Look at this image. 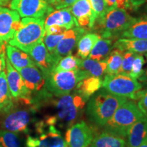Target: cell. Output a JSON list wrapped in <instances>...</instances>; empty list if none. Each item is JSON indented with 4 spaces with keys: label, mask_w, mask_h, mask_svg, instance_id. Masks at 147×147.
Instances as JSON below:
<instances>
[{
    "label": "cell",
    "mask_w": 147,
    "mask_h": 147,
    "mask_svg": "<svg viewBox=\"0 0 147 147\" xmlns=\"http://www.w3.org/2000/svg\"><path fill=\"white\" fill-rule=\"evenodd\" d=\"M0 146L2 147H21L18 134L8 130H0Z\"/></svg>",
    "instance_id": "obj_31"
},
{
    "label": "cell",
    "mask_w": 147,
    "mask_h": 147,
    "mask_svg": "<svg viewBox=\"0 0 147 147\" xmlns=\"http://www.w3.org/2000/svg\"><path fill=\"white\" fill-rule=\"evenodd\" d=\"M116 39L101 38L97 40L89 55V58L95 61L106 59L108 55L114 49V43Z\"/></svg>",
    "instance_id": "obj_25"
},
{
    "label": "cell",
    "mask_w": 147,
    "mask_h": 147,
    "mask_svg": "<svg viewBox=\"0 0 147 147\" xmlns=\"http://www.w3.org/2000/svg\"><path fill=\"white\" fill-rule=\"evenodd\" d=\"M102 79L100 77L89 76L84 78L77 84L75 89L87 101L102 87Z\"/></svg>",
    "instance_id": "obj_24"
},
{
    "label": "cell",
    "mask_w": 147,
    "mask_h": 147,
    "mask_svg": "<svg viewBox=\"0 0 147 147\" xmlns=\"http://www.w3.org/2000/svg\"><path fill=\"white\" fill-rule=\"evenodd\" d=\"M10 0H0V6H5L8 5Z\"/></svg>",
    "instance_id": "obj_44"
},
{
    "label": "cell",
    "mask_w": 147,
    "mask_h": 147,
    "mask_svg": "<svg viewBox=\"0 0 147 147\" xmlns=\"http://www.w3.org/2000/svg\"><path fill=\"white\" fill-rule=\"evenodd\" d=\"M56 97H50L54 114L47 116L43 121L48 125L68 128L82 117L87 101L76 89L68 95Z\"/></svg>",
    "instance_id": "obj_1"
},
{
    "label": "cell",
    "mask_w": 147,
    "mask_h": 147,
    "mask_svg": "<svg viewBox=\"0 0 147 147\" xmlns=\"http://www.w3.org/2000/svg\"><path fill=\"white\" fill-rule=\"evenodd\" d=\"M138 147H147V141L144 142V143H142V144L140 145V146H138Z\"/></svg>",
    "instance_id": "obj_45"
},
{
    "label": "cell",
    "mask_w": 147,
    "mask_h": 147,
    "mask_svg": "<svg viewBox=\"0 0 147 147\" xmlns=\"http://www.w3.org/2000/svg\"><path fill=\"white\" fill-rule=\"evenodd\" d=\"M5 44L0 43V74L6 69V57H5Z\"/></svg>",
    "instance_id": "obj_37"
},
{
    "label": "cell",
    "mask_w": 147,
    "mask_h": 147,
    "mask_svg": "<svg viewBox=\"0 0 147 147\" xmlns=\"http://www.w3.org/2000/svg\"><path fill=\"white\" fill-rule=\"evenodd\" d=\"M97 134L85 121H81L67 129L64 139L67 147H89Z\"/></svg>",
    "instance_id": "obj_12"
},
{
    "label": "cell",
    "mask_w": 147,
    "mask_h": 147,
    "mask_svg": "<svg viewBox=\"0 0 147 147\" xmlns=\"http://www.w3.org/2000/svg\"><path fill=\"white\" fill-rule=\"evenodd\" d=\"M18 71L21 74L25 85L32 94H36L33 99L41 96L48 91L45 87V76L36 65L27 66Z\"/></svg>",
    "instance_id": "obj_14"
},
{
    "label": "cell",
    "mask_w": 147,
    "mask_h": 147,
    "mask_svg": "<svg viewBox=\"0 0 147 147\" xmlns=\"http://www.w3.org/2000/svg\"><path fill=\"white\" fill-rule=\"evenodd\" d=\"M10 1H11V0H10Z\"/></svg>",
    "instance_id": "obj_49"
},
{
    "label": "cell",
    "mask_w": 147,
    "mask_h": 147,
    "mask_svg": "<svg viewBox=\"0 0 147 147\" xmlns=\"http://www.w3.org/2000/svg\"><path fill=\"white\" fill-rule=\"evenodd\" d=\"M76 0H61L59 3L55 6L56 9H60L71 6Z\"/></svg>",
    "instance_id": "obj_40"
},
{
    "label": "cell",
    "mask_w": 147,
    "mask_h": 147,
    "mask_svg": "<svg viewBox=\"0 0 147 147\" xmlns=\"http://www.w3.org/2000/svg\"><path fill=\"white\" fill-rule=\"evenodd\" d=\"M85 33V28L80 26L74 27L65 31L63 38L57 46L52 54L57 63L61 58L71 54L74 49L78 44L79 39Z\"/></svg>",
    "instance_id": "obj_15"
},
{
    "label": "cell",
    "mask_w": 147,
    "mask_h": 147,
    "mask_svg": "<svg viewBox=\"0 0 147 147\" xmlns=\"http://www.w3.org/2000/svg\"><path fill=\"white\" fill-rule=\"evenodd\" d=\"M35 108L12 109L5 113L6 116L2 121L1 127L3 129L15 132V133L28 134L29 125L33 121V113Z\"/></svg>",
    "instance_id": "obj_9"
},
{
    "label": "cell",
    "mask_w": 147,
    "mask_h": 147,
    "mask_svg": "<svg viewBox=\"0 0 147 147\" xmlns=\"http://www.w3.org/2000/svg\"><path fill=\"white\" fill-rule=\"evenodd\" d=\"M126 10L110 7L104 15L96 20L93 29L98 32L101 38L117 40L135 21Z\"/></svg>",
    "instance_id": "obj_3"
},
{
    "label": "cell",
    "mask_w": 147,
    "mask_h": 147,
    "mask_svg": "<svg viewBox=\"0 0 147 147\" xmlns=\"http://www.w3.org/2000/svg\"><path fill=\"white\" fill-rule=\"evenodd\" d=\"M45 1H47L49 5H54V6H55V5L57 4V3H59L61 0H45Z\"/></svg>",
    "instance_id": "obj_43"
},
{
    "label": "cell",
    "mask_w": 147,
    "mask_h": 147,
    "mask_svg": "<svg viewBox=\"0 0 147 147\" xmlns=\"http://www.w3.org/2000/svg\"><path fill=\"white\" fill-rule=\"evenodd\" d=\"M124 51L115 49L110 53L108 57L106 59L107 67H106V74H117L120 69L123 58Z\"/></svg>",
    "instance_id": "obj_29"
},
{
    "label": "cell",
    "mask_w": 147,
    "mask_h": 147,
    "mask_svg": "<svg viewBox=\"0 0 147 147\" xmlns=\"http://www.w3.org/2000/svg\"><path fill=\"white\" fill-rule=\"evenodd\" d=\"M21 22V16L16 11L0 6V43L5 44L13 38Z\"/></svg>",
    "instance_id": "obj_13"
},
{
    "label": "cell",
    "mask_w": 147,
    "mask_h": 147,
    "mask_svg": "<svg viewBox=\"0 0 147 147\" xmlns=\"http://www.w3.org/2000/svg\"><path fill=\"white\" fill-rule=\"evenodd\" d=\"M126 144L129 147H138L147 141V117L139 119L129 129Z\"/></svg>",
    "instance_id": "obj_18"
},
{
    "label": "cell",
    "mask_w": 147,
    "mask_h": 147,
    "mask_svg": "<svg viewBox=\"0 0 147 147\" xmlns=\"http://www.w3.org/2000/svg\"><path fill=\"white\" fill-rule=\"evenodd\" d=\"M81 59L78 57L69 54L64 57L59 61V62L55 66L54 70L56 71H71L77 70L79 69Z\"/></svg>",
    "instance_id": "obj_30"
},
{
    "label": "cell",
    "mask_w": 147,
    "mask_h": 147,
    "mask_svg": "<svg viewBox=\"0 0 147 147\" xmlns=\"http://www.w3.org/2000/svg\"><path fill=\"white\" fill-rule=\"evenodd\" d=\"M144 116L136 102L128 100L117 108L102 129L104 131L125 138L129 129Z\"/></svg>",
    "instance_id": "obj_4"
},
{
    "label": "cell",
    "mask_w": 147,
    "mask_h": 147,
    "mask_svg": "<svg viewBox=\"0 0 147 147\" xmlns=\"http://www.w3.org/2000/svg\"><path fill=\"white\" fill-rule=\"evenodd\" d=\"M0 147H2V146H0Z\"/></svg>",
    "instance_id": "obj_48"
},
{
    "label": "cell",
    "mask_w": 147,
    "mask_h": 147,
    "mask_svg": "<svg viewBox=\"0 0 147 147\" xmlns=\"http://www.w3.org/2000/svg\"><path fill=\"white\" fill-rule=\"evenodd\" d=\"M114 49L142 54L147 53V40L119 38L114 43Z\"/></svg>",
    "instance_id": "obj_22"
},
{
    "label": "cell",
    "mask_w": 147,
    "mask_h": 147,
    "mask_svg": "<svg viewBox=\"0 0 147 147\" xmlns=\"http://www.w3.org/2000/svg\"><path fill=\"white\" fill-rule=\"evenodd\" d=\"M70 7L71 14L82 27H89L92 15L90 0H76Z\"/></svg>",
    "instance_id": "obj_19"
},
{
    "label": "cell",
    "mask_w": 147,
    "mask_h": 147,
    "mask_svg": "<svg viewBox=\"0 0 147 147\" xmlns=\"http://www.w3.org/2000/svg\"><path fill=\"white\" fill-rule=\"evenodd\" d=\"M127 100V97L113 95L103 88L89 99L86 115L90 122L102 128L117 108Z\"/></svg>",
    "instance_id": "obj_2"
},
{
    "label": "cell",
    "mask_w": 147,
    "mask_h": 147,
    "mask_svg": "<svg viewBox=\"0 0 147 147\" xmlns=\"http://www.w3.org/2000/svg\"><path fill=\"white\" fill-rule=\"evenodd\" d=\"M27 53L45 76L54 70L57 64L53 55L48 51L43 40L34 46Z\"/></svg>",
    "instance_id": "obj_16"
},
{
    "label": "cell",
    "mask_w": 147,
    "mask_h": 147,
    "mask_svg": "<svg viewBox=\"0 0 147 147\" xmlns=\"http://www.w3.org/2000/svg\"><path fill=\"white\" fill-rule=\"evenodd\" d=\"M136 54V53L129 52V51H125L123 53V58L122 63H121V67L117 74L129 76L132 63H133L134 58H135Z\"/></svg>",
    "instance_id": "obj_34"
},
{
    "label": "cell",
    "mask_w": 147,
    "mask_h": 147,
    "mask_svg": "<svg viewBox=\"0 0 147 147\" xmlns=\"http://www.w3.org/2000/svg\"><path fill=\"white\" fill-rule=\"evenodd\" d=\"M140 82H144L145 84H147V68L144 70L142 75L138 78Z\"/></svg>",
    "instance_id": "obj_41"
},
{
    "label": "cell",
    "mask_w": 147,
    "mask_h": 147,
    "mask_svg": "<svg viewBox=\"0 0 147 147\" xmlns=\"http://www.w3.org/2000/svg\"><path fill=\"white\" fill-rule=\"evenodd\" d=\"M107 63L106 59L95 61L91 59H82L79 69L84 71L88 76H95L102 78L106 74Z\"/></svg>",
    "instance_id": "obj_28"
},
{
    "label": "cell",
    "mask_w": 147,
    "mask_h": 147,
    "mask_svg": "<svg viewBox=\"0 0 147 147\" xmlns=\"http://www.w3.org/2000/svg\"><path fill=\"white\" fill-rule=\"evenodd\" d=\"M102 87L112 94L135 100L137 93L142 89V84L136 78L123 74H106Z\"/></svg>",
    "instance_id": "obj_7"
},
{
    "label": "cell",
    "mask_w": 147,
    "mask_h": 147,
    "mask_svg": "<svg viewBox=\"0 0 147 147\" xmlns=\"http://www.w3.org/2000/svg\"><path fill=\"white\" fill-rule=\"evenodd\" d=\"M64 33L61 34H45L44 36V43L51 55L53 54L57 46L63 38Z\"/></svg>",
    "instance_id": "obj_35"
},
{
    "label": "cell",
    "mask_w": 147,
    "mask_h": 147,
    "mask_svg": "<svg viewBox=\"0 0 147 147\" xmlns=\"http://www.w3.org/2000/svg\"><path fill=\"white\" fill-rule=\"evenodd\" d=\"M5 71L9 89L14 100L26 105H33L32 93L27 88L21 74L12 65L7 57Z\"/></svg>",
    "instance_id": "obj_11"
},
{
    "label": "cell",
    "mask_w": 147,
    "mask_h": 147,
    "mask_svg": "<svg viewBox=\"0 0 147 147\" xmlns=\"http://www.w3.org/2000/svg\"><path fill=\"white\" fill-rule=\"evenodd\" d=\"M90 3L91 5L92 15L89 28L92 29L96 20L104 15L108 8L104 0H90Z\"/></svg>",
    "instance_id": "obj_32"
},
{
    "label": "cell",
    "mask_w": 147,
    "mask_h": 147,
    "mask_svg": "<svg viewBox=\"0 0 147 147\" xmlns=\"http://www.w3.org/2000/svg\"><path fill=\"white\" fill-rule=\"evenodd\" d=\"M87 77H89L87 74L80 69L71 71L53 70L45 76V87L53 96L61 97L69 94L78 82Z\"/></svg>",
    "instance_id": "obj_6"
},
{
    "label": "cell",
    "mask_w": 147,
    "mask_h": 147,
    "mask_svg": "<svg viewBox=\"0 0 147 147\" xmlns=\"http://www.w3.org/2000/svg\"><path fill=\"white\" fill-rule=\"evenodd\" d=\"M45 35V18H23L19 28L8 44L27 53L34 46L43 40Z\"/></svg>",
    "instance_id": "obj_5"
},
{
    "label": "cell",
    "mask_w": 147,
    "mask_h": 147,
    "mask_svg": "<svg viewBox=\"0 0 147 147\" xmlns=\"http://www.w3.org/2000/svg\"><path fill=\"white\" fill-rule=\"evenodd\" d=\"M145 57H146V59H147V53H146V54H145Z\"/></svg>",
    "instance_id": "obj_46"
},
{
    "label": "cell",
    "mask_w": 147,
    "mask_h": 147,
    "mask_svg": "<svg viewBox=\"0 0 147 147\" xmlns=\"http://www.w3.org/2000/svg\"><path fill=\"white\" fill-rule=\"evenodd\" d=\"M100 38V36L97 33H85L77 44V57L81 59H87Z\"/></svg>",
    "instance_id": "obj_27"
},
{
    "label": "cell",
    "mask_w": 147,
    "mask_h": 147,
    "mask_svg": "<svg viewBox=\"0 0 147 147\" xmlns=\"http://www.w3.org/2000/svg\"><path fill=\"white\" fill-rule=\"evenodd\" d=\"M120 37L147 40V16L136 18L134 23L121 34Z\"/></svg>",
    "instance_id": "obj_26"
},
{
    "label": "cell",
    "mask_w": 147,
    "mask_h": 147,
    "mask_svg": "<svg viewBox=\"0 0 147 147\" xmlns=\"http://www.w3.org/2000/svg\"><path fill=\"white\" fill-rule=\"evenodd\" d=\"M14 100L9 89L5 69L0 74V113H7L13 109Z\"/></svg>",
    "instance_id": "obj_23"
},
{
    "label": "cell",
    "mask_w": 147,
    "mask_h": 147,
    "mask_svg": "<svg viewBox=\"0 0 147 147\" xmlns=\"http://www.w3.org/2000/svg\"><path fill=\"white\" fill-rule=\"evenodd\" d=\"M145 63V60L143 55L141 54H136L133 63H132L131 71L129 76L134 78L138 79L144 72L143 66Z\"/></svg>",
    "instance_id": "obj_33"
},
{
    "label": "cell",
    "mask_w": 147,
    "mask_h": 147,
    "mask_svg": "<svg viewBox=\"0 0 147 147\" xmlns=\"http://www.w3.org/2000/svg\"><path fill=\"white\" fill-rule=\"evenodd\" d=\"M123 147H129V146H123Z\"/></svg>",
    "instance_id": "obj_47"
},
{
    "label": "cell",
    "mask_w": 147,
    "mask_h": 147,
    "mask_svg": "<svg viewBox=\"0 0 147 147\" xmlns=\"http://www.w3.org/2000/svg\"><path fill=\"white\" fill-rule=\"evenodd\" d=\"M126 146L124 138L102 130L95 136L89 147H123Z\"/></svg>",
    "instance_id": "obj_21"
},
{
    "label": "cell",
    "mask_w": 147,
    "mask_h": 147,
    "mask_svg": "<svg viewBox=\"0 0 147 147\" xmlns=\"http://www.w3.org/2000/svg\"><path fill=\"white\" fill-rule=\"evenodd\" d=\"M9 7L22 18H45L53 10L45 0H11Z\"/></svg>",
    "instance_id": "obj_10"
},
{
    "label": "cell",
    "mask_w": 147,
    "mask_h": 147,
    "mask_svg": "<svg viewBox=\"0 0 147 147\" xmlns=\"http://www.w3.org/2000/svg\"><path fill=\"white\" fill-rule=\"evenodd\" d=\"M138 100V106L143 114L147 117V89H141L137 93L135 100Z\"/></svg>",
    "instance_id": "obj_36"
},
{
    "label": "cell",
    "mask_w": 147,
    "mask_h": 147,
    "mask_svg": "<svg viewBox=\"0 0 147 147\" xmlns=\"http://www.w3.org/2000/svg\"><path fill=\"white\" fill-rule=\"evenodd\" d=\"M146 0H129L128 10H136L139 6L142 5Z\"/></svg>",
    "instance_id": "obj_39"
},
{
    "label": "cell",
    "mask_w": 147,
    "mask_h": 147,
    "mask_svg": "<svg viewBox=\"0 0 147 147\" xmlns=\"http://www.w3.org/2000/svg\"><path fill=\"white\" fill-rule=\"evenodd\" d=\"M35 127L38 136H29L26 147H67L65 139L57 127L48 125L41 121L36 123Z\"/></svg>",
    "instance_id": "obj_8"
},
{
    "label": "cell",
    "mask_w": 147,
    "mask_h": 147,
    "mask_svg": "<svg viewBox=\"0 0 147 147\" xmlns=\"http://www.w3.org/2000/svg\"><path fill=\"white\" fill-rule=\"evenodd\" d=\"M67 29L63 27L52 25L45 29V34H63Z\"/></svg>",
    "instance_id": "obj_38"
},
{
    "label": "cell",
    "mask_w": 147,
    "mask_h": 147,
    "mask_svg": "<svg viewBox=\"0 0 147 147\" xmlns=\"http://www.w3.org/2000/svg\"><path fill=\"white\" fill-rule=\"evenodd\" d=\"M6 57L14 68L22 69L27 66L36 65V64L28 53L11 45H8L5 49Z\"/></svg>",
    "instance_id": "obj_20"
},
{
    "label": "cell",
    "mask_w": 147,
    "mask_h": 147,
    "mask_svg": "<svg viewBox=\"0 0 147 147\" xmlns=\"http://www.w3.org/2000/svg\"><path fill=\"white\" fill-rule=\"evenodd\" d=\"M105 1L106 7L110 8V7H115L116 0H104Z\"/></svg>",
    "instance_id": "obj_42"
},
{
    "label": "cell",
    "mask_w": 147,
    "mask_h": 147,
    "mask_svg": "<svg viewBox=\"0 0 147 147\" xmlns=\"http://www.w3.org/2000/svg\"><path fill=\"white\" fill-rule=\"evenodd\" d=\"M45 18V28L57 25L67 29L79 26L78 22L71 14L70 7L57 9L48 14Z\"/></svg>",
    "instance_id": "obj_17"
}]
</instances>
